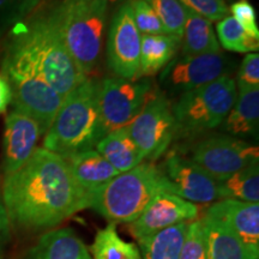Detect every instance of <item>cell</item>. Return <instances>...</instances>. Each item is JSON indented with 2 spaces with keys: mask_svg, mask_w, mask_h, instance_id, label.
Returning <instances> with one entry per match:
<instances>
[{
  "mask_svg": "<svg viewBox=\"0 0 259 259\" xmlns=\"http://www.w3.org/2000/svg\"><path fill=\"white\" fill-rule=\"evenodd\" d=\"M2 196L11 225L25 229L54 228L88 203L67 161L45 148L4 177Z\"/></svg>",
  "mask_w": 259,
  "mask_h": 259,
  "instance_id": "1",
  "label": "cell"
},
{
  "mask_svg": "<svg viewBox=\"0 0 259 259\" xmlns=\"http://www.w3.org/2000/svg\"><path fill=\"white\" fill-rule=\"evenodd\" d=\"M107 4H124L127 0H105Z\"/></svg>",
  "mask_w": 259,
  "mask_h": 259,
  "instance_id": "37",
  "label": "cell"
},
{
  "mask_svg": "<svg viewBox=\"0 0 259 259\" xmlns=\"http://www.w3.org/2000/svg\"><path fill=\"white\" fill-rule=\"evenodd\" d=\"M181 38L170 34L142 35L139 78H150L173 60Z\"/></svg>",
  "mask_w": 259,
  "mask_h": 259,
  "instance_id": "21",
  "label": "cell"
},
{
  "mask_svg": "<svg viewBox=\"0 0 259 259\" xmlns=\"http://www.w3.org/2000/svg\"><path fill=\"white\" fill-rule=\"evenodd\" d=\"M189 223H179L138 241L142 259H179Z\"/></svg>",
  "mask_w": 259,
  "mask_h": 259,
  "instance_id": "24",
  "label": "cell"
},
{
  "mask_svg": "<svg viewBox=\"0 0 259 259\" xmlns=\"http://www.w3.org/2000/svg\"><path fill=\"white\" fill-rule=\"evenodd\" d=\"M229 11L232 12L235 21L245 29L251 36L259 38V28L257 24V15L251 3L247 0H239L233 3Z\"/></svg>",
  "mask_w": 259,
  "mask_h": 259,
  "instance_id": "34",
  "label": "cell"
},
{
  "mask_svg": "<svg viewBox=\"0 0 259 259\" xmlns=\"http://www.w3.org/2000/svg\"><path fill=\"white\" fill-rule=\"evenodd\" d=\"M65 160L69 163L73 179L87 197L119 174L95 149L71 155Z\"/></svg>",
  "mask_w": 259,
  "mask_h": 259,
  "instance_id": "18",
  "label": "cell"
},
{
  "mask_svg": "<svg viewBox=\"0 0 259 259\" xmlns=\"http://www.w3.org/2000/svg\"><path fill=\"white\" fill-rule=\"evenodd\" d=\"M198 213L197 204L163 192L155 197L135 221L128 223L130 232L138 242L179 223L192 222Z\"/></svg>",
  "mask_w": 259,
  "mask_h": 259,
  "instance_id": "14",
  "label": "cell"
},
{
  "mask_svg": "<svg viewBox=\"0 0 259 259\" xmlns=\"http://www.w3.org/2000/svg\"><path fill=\"white\" fill-rule=\"evenodd\" d=\"M232 66V61L221 53L181 56L164 67L160 83L169 93L184 94L227 76Z\"/></svg>",
  "mask_w": 259,
  "mask_h": 259,
  "instance_id": "12",
  "label": "cell"
},
{
  "mask_svg": "<svg viewBox=\"0 0 259 259\" xmlns=\"http://www.w3.org/2000/svg\"><path fill=\"white\" fill-rule=\"evenodd\" d=\"M144 2L148 3L156 12L168 34L183 40L186 9L179 0H144Z\"/></svg>",
  "mask_w": 259,
  "mask_h": 259,
  "instance_id": "28",
  "label": "cell"
},
{
  "mask_svg": "<svg viewBox=\"0 0 259 259\" xmlns=\"http://www.w3.org/2000/svg\"><path fill=\"white\" fill-rule=\"evenodd\" d=\"M4 56L24 64L63 96L87 78L74 63L46 10L10 30Z\"/></svg>",
  "mask_w": 259,
  "mask_h": 259,
  "instance_id": "2",
  "label": "cell"
},
{
  "mask_svg": "<svg viewBox=\"0 0 259 259\" xmlns=\"http://www.w3.org/2000/svg\"><path fill=\"white\" fill-rule=\"evenodd\" d=\"M259 125V88L238 90L232 109L221 124L227 135L236 138H257Z\"/></svg>",
  "mask_w": 259,
  "mask_h": 259,
  "instance_id": "19",
  "label": "cell"
},
{
  "mask_svg": "<svg viewBox=\"0 0 259 259\" xmlns=\"http://www.w3.org/2000/svg\"><path fill=\"white\" fill-rule=\"evenodd\" d=\"M95 150L119 173L127 171L144 162L127 126L107 134L96 144Z\"/></svg>",
  "mask_w": 259,
  "mask_h": 259,
  "instance_id": "20",
  "label": "cell"
},
{
  "mask_svg": "<svg viewBox=\"0 0 259 259\" xmlns=\"http://www.w3.org/2000/svg\"><path fill=\"white\" fill-rule=\"evenodd\" d=\"M38 0H0V37L24 21Z\"/></svg>",
  "mask_w": 259,
  "mask_h": 259,
  "instance_id": "30",
  "label": "cell"
},
{
  "mask_svg": "<svg viewBox=\"0 0 259 259\" xmlns=\"http://www.w3.org/2000/svg\"><path fill=\"white\" fill-rule=\"evenodd\" d=\"M236 88L239 90L259 88V54L250 53L242 60L236 77Z\"/></svg>",
  "mask_w": 259,
  "mask_h": 259,
  "instance_id": "33",
  "label": "cell"
},
{
  "mask_svg": "<svg viewBox=\"0 0 259 259\" xmlns=\"http://www.w3.org/2000/svg\"><path fill=\"white\" fill-rule=\"evenodd\" d=\"M142 34L136 27L128 2L113 15L107 37V64L119 78L138 79Z\"/></svg>",
  "mask_w": 259,
  "mask_h": 259,
  "instance_id": "11",
  "label": "cell"
},
{
  "mask_svg": "<svg viewBox=\"0 0 259 259\" xmlns=\"http://www.w3.org/2000/svg\"><path fill=\"white\" fill-rule=\"evenodd\" d=\"M170 185V191L191 203L219 200V181L192 160L171 151L161 167Z\"/></svg>",
  "mask_w": 259,
  "mask_h": 259,
  "instance_id": "13",
  "label": "cell"
},
{
  "mask_svg": "<svg viewBox=\"0 0 259 259\" xmlns=\"http://www.w3.org/2000/svg\"><path fill=\"white\" fill-rule=\"evenodd\" d=\"M163 192L171 191L161 167L154 162H142L89 194L87 209L95 210L109 223H131Z\"/></svg>",
  "mask_w": 259,
  "mask_h": 259,
  "instance_id": "5",
  "label": "cell"
},
{
  "mask_svg": "<svg viewBox=\"0 0 259 259\" xmlns=\"http://www.w3.org/2000/svg\"><path fill=\"white\" fill-rule=\"evenodd\" d=\"M153 93L150 78L124 79L108 77L100 84V111L106 135L125 127L142 111Z\"/></svg>",
  "mask_w": 259,
  "mask_h": 259,
  "instance_id": "10",
  "label": "cell"
},
{
  "mask_svg": "<svg viewBox=\"0 0 259 259\" xmlns=\"http://www.w3.org/2000/svg\"><path fill=\"white\" fill-rule=\"evenodd\" d=\"M135 144L144 161L154 162L169 148L176 135L171 103L161 92H154L138 115L127 125Z\"/></svg>",
  "mask_w": 259,
  "mask_h": 259,
  "instance_id": "8",
  "label": "cell"
},
{
  "mask_svg": "<svg viewBox=\"0 0 259 259\" xmlns=\"http://www.w3.org/2000/svg\"><path fill=\"white\" fill-rule=\"evenodd\" d=\"M10 229H11V222H10L8 211L3 202L2 186H0V252L4 250L6 244L10 239Z\"/></svg>",
  "mask_w": 259,
  "mask_h": 259,
  "instance_id": "35",
  "label": "cell"
},
{
  "mask_svg": "<svg viewBox=\"0 0 259 259\" xmlns=\"http://www.w3.org/2000/svg\"><path fill=\"white\" fill-rule=\"evenodd\" d=\"M22 259H92V255L72 228H59L44 233Z\"/></svg>",
  "mask_w": 259,
  "mask_h": 259,
  "instance_id": "17",
  "label": "cell"
},
{
  "mask_svg": "<svg viewBox=\"0 0 259 259\" xmlns=\"http://www.w3.org/2000/svg\"><path fill=\"white\" fill-rule=\"evenodd\" d=\"M131 6L132 17L142 35H164L168 31L153 8L144 0H127Z\"/></svg>",
  "mask_w": 259,
  "mask_h": 259,
  "instance_id": "29",
  "label": "cell"
},
{
  "mask_svg": "<svg viewBox=\"0 0 259 259\" xmlns=\"http://www.w3.org/2000/svg\"><path fill=\"white\" fill-rule=\"evenodd\" d=\"M219 199L259 203V161L219 181Z\"/></svg>",
  "mask_w": 259,
  "mask_h": 259,
  "instance_id": "26",
  "label": "cell"
},
{
  "mask_svg": "<svg viewBox=\"0 0 259 259\" xmlns=\"http://www.w3.org/2000/svg\"><path fill=\"white\" fill-rule=\"evenodd\" d=\"M89 251L92 259H142L138 245L124 240L115 223L97 231Z\"/></svg>",
  "mask_w": 259,
  "mask_h": 259,
  "instance_id": "25",
  "label": "cell"
},
{
  "mask_svg": "<svg viewBox=\"0 0 259 259\" xmlns=\"http://www.w3.org/2000/svg\"><path fill=\"white\" fill-rule=\"evenodd\" d=\"M0 259H2V258H0Z\"/></svg>",
  "mask_w": 259,
  "mask_h": 259,
  "instance_id": "38",
  "label": "cell"
},
{
  "mask_svg": "<svg viewBox=\"0 0 259 259\" xmlns=\"http://www.w3.org/2000/svg\"><path fill=\"white\" fill-rule=\"evenodd\" d=\"M205 216L221 223L259 257V203L219 199L209 206Z\"/></svg>",
  "mask_w": 259,
  "mask_h": 259,
  "instance_id": "15",
  "label": "cell"
},
{
  "mask_svg": "<svg viewBox=\"0 0 259 259\" xmlns=\"http://www.w3.org/2000/svg\"><path fill=\"white\" fill-rule=\"evenodd\" d=\"M179 2L184 8L209 19L210 22L221 21L229 14L225 0H179Z\"/></svg>",
  "mask_w": 259,
  "mask_h": 259,
  "instance_id": "32",
  "label": "cell"
},
{
  "mask_svg": "<svg viewBox=\"0 0 259 259\" xmlns=\"http://www.w3.org/2000/svg\"><path fill=\"white\" fill-rule=\"evenodd\" d=\"M179 259H206L205 236L200 220L189 223Z\"/></svg>",
  "mask_w": 259,
  "mask_h": 259,
  "instance_id": "31",
  "label": "cell"
},
{
  "mask_svg": "<svg viewBox=\"0 0 259 259\" xmlns=\"http://www.w3.org/2000/svg\"><path fill=\"white\" fill-rule=\"evenodd\" d=\"M200 221L205 236L206 259H259L221 223L208 216Z\"/></svg>",
  "mask_w": 259,
  "mask_h": 259,
  "instance_id": "22",
  "label": "cell"
},
{
  "mask_svg": "<svg viewBox=\"0 0 259 259\" xmlns=\"http://www.w3.org/2000/svg\"><path fill=\"white\" fill-rule=\"evenodd\" d=\"M2 73L11 85V105L15 111L36 121L42 136L46 135L63 106L65 96L24 64L9 57H3Z\"/></svg>",
  "mask_w": 259,
  "mask_h": 259,
  "instance_id": "7",
  "label": "cell"
},
{
  "mask_svg": "<svg viewBox=\"0 0 259 259\" xmlns=\"http://www.w3.org/2000/svg\"><path fill=\"white\" fill-rule=\"evenodd\" d=\"M100 84L101 80L87 77L65 96L42 148L64 158L95 149L106 136L100 111Z\"/></svg>",
  "mask_w": 259,
  "mask_h": 259,
  "instance_id": "3",
  "label": "cell"
},
{
  "mask_svg": "<svg viewBox=\"0 0 259 259\" xmlns=\"http://www.w3.org/2000/svg\"><path fill=\"white\" fill-rule=\"evenodd\" d=\"M84 76L99 65L108 17L105 0H58L46 10Z\"/></svg>",
  "mask_w": 259,
  "mask_h": 259,
  "instance_id": "4",
  "label": "cell"
},
{
  "mask_svg": "<svg viewBox=\"0 0 259 259\" xmlns=\"http://www.w3.org/2000/svg\"><path fill=\"white\" fill-rule=\"evenodd\" d=\"M216 30L219 44L227 51L236 53H257L259 50V38L251 36L233 16L222 18L218 23Z\"/></svg>",
  "mask_w": 259,
  "mask_h": 259,
  "instance_id": "27",
  "label": "cell"
},
{
  "mask_svg": "<svg viewBox=\"0 0 259 259\" xmlns=\"http://www.w3.org/2000/svg\"><path fill=\"white\" fill-rule=\"evenodd\" d=\"M190 155V160L218 181L227 179L259 158L257 145L229 135L203 138L193 144Z\"/></svg>",
  "mask_w": 259,
  "mask_h": 259,
  "instance_id": "9",
  "label": "cell"
},
{
  "mask_svg": "<svg viewBox=\"0 0 259 259\" xmlns=\"http://www.w3.org/2000/svg\"><path fill=\"white\" fill-rule=\"evenodd\" d=\"M42 136L40 126L23 113L10 112L3 137V173H14L29 160Z\"/></svg>",
  "mask_w": 259,
  "mask_h": 259,
  "instance_id": "16",
  "label": "cell"
},
{
  "mask_svg": "<svg viewBox=\"0 0 259 259\" xmlns=\"http://www.w3.org/2000/svg\"><path fill=\"white\" fill-rule=\"evenodd\" d=\"M236 97L238 88L231 74L181 94L176 105H171L174 138L193 139L221 126Z\"/></svg>",
  "mask_w": 259,
  "mask_h": 259,
  "instance_id": "6",
  "label": "cell"
},
{
  "mask_svg": "<svg viewBox=\"0 0 259 259\" xmlns=\"http://www.w3.org/2000/svg\"><path fill=\"white\" fill-rule=\"evenodd\" d=\"M12 103V90L9 80L0 72V115L8 111V107Z\"/></svg>",
  "mask_w": 259,
  "mask_h": 259,
  "instance_id": "36",
  "label": "cell"
},
{
  "mask_svg": "<svg viewBox=\"0 0 259 259\" xmlns=\"http://www.w3.org/2000/svg\"><path fill=\"white\" fill-rule=\"evenodd\" d=\"M181 45V56L221 53V46L213 30L212 22L187 9Z\"/></svg>",
  "mask_w": 259,
  "mask_h": 259,
  "instance_id": "23",
  "label": "cell"
}]
</instances>
